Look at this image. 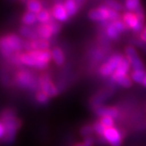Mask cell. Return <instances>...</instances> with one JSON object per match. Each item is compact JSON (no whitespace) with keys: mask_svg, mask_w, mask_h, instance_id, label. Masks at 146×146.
Masks as SVG:
<instances>
[{"mask_svg":"<svg viewBox=\"0 0 146 146\" xmlns=\"http://www.w3.org/2000/svg\"><path fill=\"white\" fill-rule=\"evenodd\" d=\"M17 82L23 88H33L36 84L33 76L30 72L23 71L17 76Z\"/></svg>","mask_w":146,"mask_h":146,"instance_id":"cell-7","label":"cell"},{"mask_svg":"<svg viewBox=\"0 0 146 146\" xmlns=\"http://www.w3.org/2000/svg\"><path fill=\"white\" fill-rule=\"evenodd\" d=\"M111 24L114 25L115 29H117V31L119 32V33H123V31H125L126 29V25L124 24V22L122 21H113V22H111Z\"/></svg>","mask_w":146,"mask_h":146,"instance_id":"cell-30","label":"cell"},{"mask_svg":"<svg viewBox=\"0 0 146 146\" xmlns=\"http://www.w3.org/2000/svg\"><path fill=\"white\" fill-rule=\"evenodd\" d=\"M94 131L97 133V134H98L99 136H104V133H105V131H106V127H105L104 126L102 125L101 123H100V121L98 122H96L95 123H94Z\"/></svg>","mask_w":146,"mask_h":146,"instance_id":"cell-28","label":"cell"},{"mask_svg":"<svg viewBox=\"0 0 146 146\" xmlns=\"http://www.w3.org/2000/svg\"><path fill=\"white\" fill-rule=\"evenodd\" d=\"M94 131V127L91 125H85L83 127L80 129V134L83 136H85L86 137H89L91 136V134Z\"/></svg>","mask_w":146,"mask_h":146,"instance_id":"cell-29","label":"cell"},{"mask_svg":"<svg viewBox=\"0 0 146 146\" xmlns=\"http://www.w3.org/2000/svg\"><path fill=\"white\" fill-rule=\"evenodd\" d=\"M114 70L110 67L109 65L107 64V63H106L104 65H102L101 68H100V73L104 76H112L114 74Z\"/></svg>","mask_w":146,"mask_h":146,"instance_id":"cell-26","label":"cell"},{"mask_svg":"<svg viewBox=\"0 0 146 146\" xmlns=\"http://www.w3.org/2000/svg\"><path fill=\"white\" fill-rule=\"evenodd\" d=\"M110 9L106 6H101L98 8L92 9L89 11V18L94 21H109Z\"/></svg>","mask_w":146,"mask_h":146,"instance_id":"cell-5","label":"cell"},{"mask_svg":"<svg viewBox=\"0 0 146 146\" xmlns=\"http://www.w3.org/2000/svg\"><path fill=\"white\" fill-rule=\"evenodd\" d=\"M20 32H21V33L24 36H26V37H29V38H30V39H33V41H34V40H36L37 35H36L34 32L32 31V29L29 27H21V29H20Z\"/></svg>","mask_w":146,"mask_h":146,"instance_id":"cell-23","label":"cell"},{"mask_svg":"<svg viewBox=\"0 0 146 146\" xmlns=\"http://www.w3.org/2000/svg\"><path fill=\"white\" fill-rule=\"evenodd\" d=\"M103 137L111 146H121L123 142L119 131L115 129V127L106 128Z\"/></svg>","mask_w":146,"mask_h":146,"instance_id":"cell-6","label":"cell"},{"mask_svg":"<svg viewBox=\"0 0 146 146\" xmlns=\"http://www.w3.org/2000/svg\"><path fill=\"white\" fill-rule=\"evenodd\" d=\"M36 20L42 24H48L50 21V14L47 10L42 9L38 14H36Z\"/></svg>","mask_w":146,"mask_h":146,"instance_id":"cell-21","label":"cell"},{"mask_svg":"<svg viewBox=\"0 0 146 146\" xmlns=\"http://www.w3.org/2000/svg\"><path fill=\"white\" fill-rule=\"evenodd\" d=\"M126 58L130 62L131 67L133 71H142L144 70V63L141 61L136 50L131 46L125 48Z\"/></svg>","mask_w":146,"mask_h":146,"instance_id":"cell-3","label":"cell"},{"mask_svg":"<svg viewBox=\"0 0 146 146\" xmlns=\"http://www.w3.org/2000/svg\"><path fill=\"white\" fill-rule=\"evenodd\" d=\"M144 86H145L146 87V76H145V80H144V82H143V84H142Z\"/></svg>","mask_w":146,"mask_h":146,"instance_id":"cell-36","label":"cell"},{"mask_svg":"<svg viewBox=\"0 0 146 146\" xmlns=\"http://www.w3.org/2000/svg\"><path fill=\"white\" fill-rule=\"evenodd\" d=\"M131 68L130 62L128 61V59L127 58H123V60L121 61V63L119 65L118 68L116 69L114 74L112 75V76H127V73L129 72Z\"/></svg>","mask_w":146,"mask_h":146,"instance_id":"cell-10","label":"cell"},{"mask_svg":"<svg viewBox=\"0 0 146 146\" xmlns=\"http://www.w3.org/2000/svg\"><path fill=\"white\" fill-rule=\"evenodd\" d=\"M64 7L68 12V16H72L77 13L79 9V6L76 3V1H72V0H68L63 3Z\"/></svg>","mask_w":146,"mask_h":146,"instance_id":"cell-15","label":"cell"},{"mask_svg":"<svg viewBox=\"0 0 146 146\" xmlns=\"http://www.w3.org/2000/svg\"><path fill=\"white\" fill-rule=\"evenodd\" d=\"M141 38L142 42L146 43V28H145V29H144V30H143L142 33H141Z\"/></svg>","mask_w":146,"mask_h":146,"instance_id":"cell-35","label":"cell"},{"mask_svg":"<svg viewBox=\"0 0 146 146\" xmlns=\"http://www.w3.org/2000/svg\"><path fill=\"white\" fill-rule=\"evenodd\" d=\"M36 98L40 103H43V104L46 103V102H48V101H49V97L47 96L46 94H44L42 91H39L36 94Z\"/></svg>","mask_w":146,"mask_h":146,"instance_id":"cell-31","label":"cell"},{"mask_svg":"<svg viewBox=\"0 0 146 146\" xmlns=\"http://www.w3.org/2000/svg\"><path fill=\"white\" fill-rule=\"evenodd\" d=\"M106 33H107V35L111 38V39H118L119 36V33L117 31V29H115L114 25L110 23L107 29H106Z\"/></svg>","mask_w":146,"mask_h":146,"instance_id":"cell-25","label":"cell"},{"mask_svg":"<svg viewBox=\"0 0 146 146\" xmlns=\"http://www.w3.org/2000/svg\"><path fill=\"white\" fill-rule=\"evenodd\" d=\"M123 21L126 26L131 29L135 33H140L144 30V21H140L133 12H126L123 16Z\"/></svg>","mask_w":146,"mask_h":146,"instance_id":"cell-4","label":"cell"},{"mask_svg":"<svg viewBox=\"0 0 146 146\" xmlns=\"http://www.w3.org/2000/svg\"><path fill=\"white\" fill-rule=\"evenodd\" d=\"M41 89L42 92L46 94L49 98L55 97L58 94L57 88L49 79L41 80Z\"/></svg>","mask_w":146,"mask_h":146,"instance_id":"cell-9","label":"cell"},{"mask_svg":"<svg viewBox=\"0 0 146 146\" xmlns=\"http://www.w3.org/2000/svg\"><path fill=\"white\" fill-rule=\"evenodd\" d=\"M104 3H105V6H106L107 7H109L110 9L116 11H119L123 10V5H122L120 3L117 2V1L109 0V1H106Z\"/></svg>","mask_w":146,"mask_h":146,"instance_id":"cell-24","label":"cell"},{"mask_svg":"<svg viewBox=\"0 0 146 146\" xmlns=\"http://www.w3.org/2000/svg\"><path fill=\"white\" fill-rule=\"evenodd\" d=\"M3 125L5 128V141H11L16 133L17 129L20 127V121L16 119L11 112H6L3 117Z\"/></svg>","mask_w":146,"mask_h":146,"instance_id":"cell-2","label":"cell"},{"mask_svg":"<svg viewBox=\"0 0 146 146\" xmlns=\"http://www.w3.org/2000/svg\"><path fill=\"white\" fill-rule=\"evenodd\" d=\"M36 20V15L34 13H32L30 11H27L26 13H25V15L23 16L22 21L25 25H33Z\"/></svg>","mask_w":146,"mask_h":146,"instance_id":"cell-20","label":"cell"},{"mask_svg":"<svg viewBox=\"0 0 146 146\" xmlns=\"http://www.w3.org/2000/svg\"><path fill=\"white\" fill-rule=\"evenodd\" d=\"M51 56L54 62L57 65H63L65 61V56L63 54V50L58 48V47H54L51 50Z\"/></svg>","mask_w":146,"mask_h":146,"instance_id":"cell-12","label":"cell"},{"mask_svg":"<svg viewBox=\"0 0 146 146\" xmlns=\"http://www.w3.org/2000/svg\"><path fill=\"white\" fill-rule=\"evenodd\" d=\"M21 48V41L16 35H8L0 39V50L6 57L11 56Z\"/></svg>","mask_w":146,"mask_h":146,"instance_id":"cell-1","label":"cell"},{"mask_svg":"<svg viewBox=\"0 0 146 146\" xmlns=\"http://www.w3.org/2000/svg\"><path fill=\"white\" fill-rule=\"evenodd\" d=\"M93 145H94V140H93V138H91V136H89V137H86L84 139V141L83 143L76 144L75 146H93Z\"/></svg>","mask_w":146,"mask_h":146,"instance_id":"cell-33","label":"cell"},{"mask_svg":"<svg viewBox=\"0 0 146 146\" xmlns=\"http://www.w3.org/2000/svg\"><path fill=\"white\" fill-rule=\"evenodd\" d=\"M37 34H39L44 40L50 39L53 35V33L48 24H42L37 27Z\"/></svg>","mask_w":146,"mask_h":146,"instance_id":"cell-13","label":"cell"},{"mask_svg":"<svg viewBox=\"0 0 146 146\" xmlns=\"http://www.w3.org/2000/svg\"><path fill=\"white\" fill-rule=\"evenodd\" d=\"M52 14L55 20L61 22L67 21L69 18L68 12L62 3H58L57 4L54 6L52 9Z\"/></svg>","mask_w":146,"mask_h":146,"instance_id":"cell-8","label":"cell"},{"mask_svg":"<svg viewBox=\"0 0 146 146\" xmlns=\"http://www.w3.org/2000/svg\"><path fill=\"white\" fill-rule=\"evenodd\" d=\"M123 57L121 54H114L107 61V64L114 70V72H115L120 63H121V61L123 60Z\"/></svg>","mask_w":146,"mask_h":146,"instance_id":"cell-18","label":"cell"},{"mask_svg":"<svg viewBox=\"0 0 146 146\" xmlns=\"http://www.w3.org/2000/svg\"><path fill=\"white\" fill-rule=\"evenodd\" d=\"M100 123L104 126L106 128L114 127V120L110 117H102V118H101Z\"/></svg>","mask_w":146,"mask_h":146,"instance_id":"cell-27","label":"cell"},{"mask_svg":"<svg viewBox=\"0 0 146 146\" xmlns=\"http://www.w3.org/2000/svg\"><path fill=\"white\" fill-rule=\"evenodd\" d=\"M112 79L116 81L119 85L124 88H129L132 84L131 78L128 76H112Z\"/></svg>","mask_w":146,"mask_h":146,"instance_id":"cell-16","label":"cell"},{"mask_svg":"<svg viewBox=\"0 0 146 146\" xmlns=\"http://www.w3.org/2000/svg\"><path fill=\"white\" fill-rule=\"evenodd\" d=\"M4 136H5V128L3 125V123H0V138L3 137Z\"/></svg>","mask_w":146,"mask_h":146,"instance_id":"cell-34","label":"cell"},{"mask_svg":"<svg viewBox=\"0 0 146 146\" xmlns=\"http://www.w3.org/2000/svg\"><path fill=\"white\" fill-rule=\"evenodd\" d=\"M146 72H145V70H142V71H133L131 72V80L138 84H143Z\"/></svg>","mask_w":146,"mask_h":146,"instance_id":"cell-19","label":"cell"},{"mask_svg":"<svg viewBox=\"0 0 146 146\" xmlns=\"http://www.w3.org/2000/svg\"><path fill=\"white\" fill-rule=\"evenodd\" d=\"M49 46V42L44 39H36L30 43V47L33 50H47Z\"/></svg>","mask_w":146,"mask_h":146,"instance_id":"cell-14","label":"cell"},{"mask_svg":"<svg viewBox=\"0 0 146 146\" xmlns=\"http://www.w3.org/2000/svg\"><path fill=\"white\" fill-rule=\"evenodd\" d=\"M98 115L100 117H110L116 118L118 115V110L115 107H99L96 110Z\"/></svg>","mask_w":146,"mask_h":146,"instance_id":"cell-11","label":"cell"},{"mask_svg":"<svg viewBox=\"0 0 146 146\" xmlns=\"http://www.w3.org/2000/svg\"><path fill=\"white\" fill-rule=\"evenodd\" d=\"M125 6L131 12H136L141 7V2L138 0H127L125 2Z\"/></svg>","mask_w":146,"mask_h":146,"instance_id":"cell-22","label":"cell"},{"mask_svg":"<svg viewBox=\"0 0 146 146\" xmlns=\"http://www.w3.org/2000/svg\"><path fill=\"white\" fill-rule=\"evenodd\" d=\"M27 7H28L29 11H30L32 13H34L36 15L38 14L42 10V3L39 1H36V0L29 1L27 3Z\"/></svg>","mask_w":146,"mask_h":146,"instance_id":"cell-17","label":"cell"},{"mask_svg":"<svg viewBox=\"0 0 146 146\" xmlns=\"http://www.w3.org/2000/svg\"><path fill=\"white\" fill-rule=\"evenodd\" d=\"M48 25H49V26L50 28V29H51V31H52L53 34H57L58 32L60 31V29H61V27L60 25L56 23V22H54V21H50L49 23H48Z\"/></svg>","mask_w":146,"mask_h":146,"instance_id":"cell-32","label":"cell"}]
</instances>
